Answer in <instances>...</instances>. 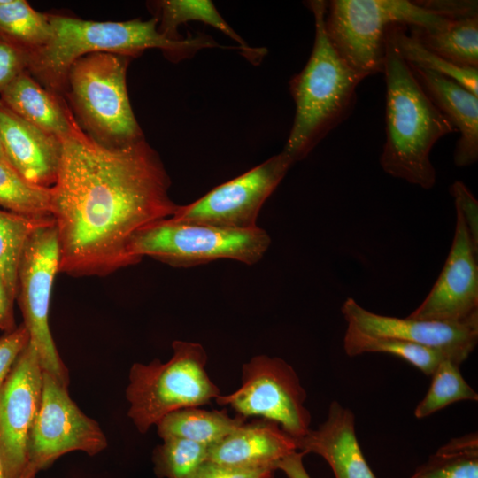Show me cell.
<instances>
[{"label": "cell", "mask_w": 478, "mask_h": 478, "mask_svg": "<svg viewBox=\"0 0 478 478\" xmlns=\"http://www.w3.org/2000/svg\"><path fill=\"white\" fill-rule=\"evenodd\" d=\"M343 348L349 356L372 352L395 355L426 375H432L438 364L449 358L436 350L397 338L370 335L349 324L343 337Z\"/></svg>", "instance_id": "cb8c5ba5"}, {"label": "cell", "mask_w": 478, "mask_h": 478, "mask_svg": "<svg viewBox=\"0 0 478 478\" xmlns=\"http://www.w3.org/2000/svg\"><path fill=\"white\" fill-rule=\"evenodd\" d=\"M13 301L0 276V329L8 333L16 328L12 311Z\"/></svg>", "instance_id": "8d00e7d4"}, {"label": "cell", "mask_w": 478, "mask_h": 478, "mask_svg": "<svg viewBox=\"0 0 478 478\" xmlns=\"http://www.w3.org/2000/svg\"><path fill=\"white\" fill-rule=\"evenodd\" d=\"M0 135L12 166L27 182L51 188L57 179L61 140L26 121L0 101Z\"/></svg>", "instance_id": "2e32d148"}, {"label": "cell", "mask_w": 478, "mask_h": 478, "mask_svg": "<svg viewBox=\"0 0 478 478\" xmlns=\"http://www.w3.org/2000/svg\"><path fill=\"white\" fill-rule=\"evenodd\" d=\"M42 369L28 343L0 389V459L5 478H20L28 465V440L38 413Z\"/></svg>", "instance_id": "4fadbf2b"}, {"label": "cell", "mask_w": 478, "mask_h": 478, "mask_svg": "<svg viewBox=\"0 0 478 478\" xmlns=\"http://www.w3.org/2000/svg\"><path fill=\"white\" fill-rule=\"evenodd\" d=\"M51 35L45 45L28 56L27 72L50 92L66 90L71 66L96 52L138 57L148 49H159L173 61L190 58L204 48L219 47L206 35L173 40L158 30L156 17L143 21H91L48 14Z\"/></svg>", "instance_id": "7a4b0ae2"}, {"label": "cell", "mask_w": 478, "mask_h": 478, "mask_svg": "<svg viewBox=\"0 0 478 478\" xmlns=\"http://www.w3.org/2000/svg\"><path fill=\"white\" fill-rule=\"evenodd\" d=\"M28 55L19 48L0 40V93L19 74L27 71Z\"/></svg>", "instance_id": "836d02e7"}, {"label": "cell", "mask_w": 478, "mask_h": 478, "mask_svg": "<svg viewBox=\"0 0 478 478\" xmlns=\"http://www.w3.org/2000/svg\"><path fill=\"white\" fill-rule=\"evenodd\" d=\"M450 191L454 198L455 208L463 218L473 248L478 253V202L460 181H454Z\"/></svg>", "instance_id": "1f68e13d"}, {"label": "cell", "mask_w": 478, "mask_h": 478, "mask_svg": "<svg viewBox=\"0 0 478 478\" xmlns=\"http://www.w3.org/2000/svg\"><path fill=\"white\" fill-rule=\"evenodd\" d=\"M59 248L55 223L42 227L29 237L19 265L18 296L29 343L38 354L42 372L68 387V370L57 351L49 327V310Z\"/></svg>", "instance_id": "30bf717a"}, {"label": "cell", "mask_w": 478, "mask_h": 478, "mask_svg": "<svg viewBox=\"0 0 478 478\" xmlns=\"http://www.w3.org/2000/svg\"><path fill=\"white\" fill-rule=\"evenodd\" d=\"M295 443L297 451L321 456L335 478H376L359 447L353 412L336 401L330 404L327 420Z\"/></svg>", "instance_id": "ac0fdd59"}, {"label": "cell", "mask_w": 478, "mask_h": 478, "mask_svg": "<svg viewBox=\"0 0 478 478\" xmlns=\"http://www.w3.org/2000/svg\"><path fill=\"white\" fill-rule=\"evenodd\" d=\"M416 3L432 12L451 20L478 16L477 1L430 0L416 1Z\"/></svg>", "instance_id": "d590c367"}, {"label": "cell", "mask_w": 478, "mask_h": 478, "mask_svg": "<svg viewBox=\"0 0 478 478\" xmlns=\"http://www.w3.org/2000/svg\"><path fill=\"white\" fill-rule=\"evenodd\" d=\"M131 58L96 52L78 58L70 67L66 90L87 133L107 146H122L143 139L127 90Z\"/></svg>", "instance_id": "52a82bcc"}, {"label": "cell", "mask_w": 478, "mask_h": 478, "mask_svg": "<svg viewBox=\"0 0 478 478\" xmlns=\"http://www.w3.org/2000/svg\"><path fill=\"white\" fill-rule=\"evenodd\" d=\"M0 478H5L1 459H0Z\"/></svg>", "instance_id": "60d3db41"}, {"label": "cell", "mask_w": 478, "mask_h": 478, "mask_svg": "<svg viewBox=\"0 0 478 478\" xmlns=\"http://www.w3.org/2000/svg\"><path fill=\"white\" fill-rule=\"evenodd\" d=\"M52 223V217L34 218L0 210V276L13 300L18 296L19 261L29 237Z\"/></svg>", "instance_id": "484cf974"}, {"label": "cell", "mask_w": 478, "mask_h": 478, "mask_svg": "<svg viewBox=\"0 0 478 478\" xmlns=\"http://www.w3.org/2000/svg\"><path fill=\"white\" fill-rule=\"evenodd\" d=\"M0 205L24 216L51 217L50 188L27 182L13 167L0 161Z\"/></svg>", "instance_id": "f1b7e54d"}, {"label": "cell", "mask_w": 478, "mask_h": 478, "mask_svg": "<svg viewBox=\"0 0 478 478\" xmlns=\"http://www.w3.org/2000/svg\"><path fill=\"white\" fill-rule=\"evenodd\" d=\"M409 478H478V436L451 439Z\"/></svg>", "instance_id": "4316f807"}, {"label": "cell", "mask_w": 478, "mask_h": 478, "mask_svg": "<svg viewBox=\"0 0 478 478\" xmlns=\"http://www.w3.org/2000/svg\"><path fill=\"white\" fill-rule=\"evenodd\" d=\"M382 73L386 140L381 166L395 178L424 189H432L436 174L430 161L431 150L438 140L455 130L418 82L388 28Z\"/></svg>", "instance_id": "3957f363"}, {"label": "cell", "mask_w": 478, "mask_h": 478, "mask_svg": "<svg viewBox=\"0 0 478 478\" xmlns=\"http://www.w3.org/2000/svg\"><path fill=\"white\" fill-rule=\"evenodd\" d=\"M106 446L101 428L80 410L67 387L42 372L41 405L28 440L27 467L37 473L66 453L81 451L96 455Z\"/></svg>", "instance_id": "8fae6325"}, {"label": "cell", "mask_w": 478, "mask_h": 478, "mask_svg": "<svg viewBox=\"0 0 478 478\" xmlns=\"http://www.w3.org/2000/svg\"><path fill=\"white\" fill-rule=\"evenodd\" d=\"M296 451L295 438L279 424L254 418L209 447L207 461L232 467L278 470V464Z\"/></svg>", "instance_id": "e0dca14e"}, {"label": "cell", "mask_w": 478, "mask_h": 478, "mask_svg": "<svg viewBox=\"0 0 478 478\" xmlns=\"http://www.w3.org/2000/svg\"><path fill=\"white\" fill-rule=\"evenodd\" d=\"M36 474V472H35L33 469L27 468L25 473L20 478H34Z\"/></svg>", "instance_id": "ab89813d"}, {"label": "cell", "mask_w": 478, "mask_h": 478, "mask_svg": "<svg viewBox=\"0 0 478 478\" xmlns=\"http://www.w3.org/2000/svg\"><path fill=\"white\" fill-rule=\"evenodd\" d=\"M60 140L50 188L58 273L103 276L139 263L130 251L134 238L179 207L159 156L144 138L104 145L83 131L74 115Z\"/></svg>", "instance_id": "6da1fadb"}, {"label": "cell", "mask_w": 478, "mask_h": 478, "mask_svg": "<svg viewBox=\"0 0 478 478\" xmlns=\"http://www.w3.org/2000/svg\"><path fill=\"white\" fill-rule=\"evenodd\" d=\"M246 420L239 415L231 417L226 410H206L196 406L172 412L156 426L162 439L179 437L209 448Z\"/></svg>", "instance_id": "44dd1931"}, {"label": "cell", "mask_w": 478, "mask_h": 478, "mask_svg": "<svg viewBox=\"0 0 478 478\" xmlns=\"http://www.w3.org/2000/svg\"><path fill=\"white\" fill-rule=\"evenodd\" d=\"M306 392L293 367L282 358L258 355L242 367V384L215 402L228 405L236 415L272 420L294 438L310 429L311 413L305 405Z\"/></svg>", "instance_id": "9c48e42d"}, {"label": "cell", "mask_w": 478, "mask_h": 478, "mask_svg": "<svg viewBox=\"0 0 478 478\" xmlns=\"http://www.w3.org/2000/svg\"><path fill=\"white\" fill-rule=\"evenodd\" d=\"M451 21L416 1L332 0L327 2L324 27L342 59L367 77L382 73L385 33L389 26L437 29Z\"/></svg>", "instance_id": "8992f818"}, {"label": "cell", "mask_w": 478, "mask_h": 478, "mask_svg": "<svg viewBox=\"0 0 478 478\" xmlns=\"http://www.w3.org/2000/svg\"><path fill=\"white\" fill-rule=\"evenodd\" d=\"M294 163L281 151L242 175L224 182L187 205H179L171 220L231 229L258 227L266 200Z\"/></svg>", "instance_id": "7c38bea8"}, {"label": "cell", "mask_w": 478, "mask_h": 478, "mask_svg": "<svg viewBox=\"0 0 478 478\" xmlns=\"http://www.w3.org/2000/svg\"><path fill=\"white\" fill-rule=\"evenodd\" d=\"M304 455L300 451L290 454L278 464V469L289 478H311L303 463Z\"/></svg>", "instance_id": "74e56055"}, {"label": "cell", "mask_w": 478, "mask_h": 478, "mask_svg": "<svg viewBox=\"0 0 478 478\" xmlns=\"http://www.w3.org/2000/svg\"><path fill=\"white\" fill-rule=\"evenodd\" d=\"M274 467L239 468L204 462L192 478H273Z\"/></svg>", "instance_id": "e575fe53"}, {"label": "cell", "mask_w": 478, "mask_h": 478, "mask_svg": "<svg viewBox=\"0 0 478 478\" xmlns=\"http://www.w3.org/2000/svg\"><path fill=\"white\" fill-rule=\"evenodd\" d=\"M410 67L434 104L459 133L453 153L455 166L474 164L478 159V96L448 77Z\"/></svg>", "instance_id": "d6986e66"}, {"label": "cell", "mask_w": 478, "mask_h": 478, "mask_svg": "<svg viewBox=\"0 0 478 478\" xmlns=\"http://www.w3.org/2000/svg\"><path fill=\"white\" fill-rule=\"evenodd\" d=\"M341 311L347 324L365 333L436 350L459 365L469 357L478 342V314L458 322L396 318L372 312L351 297Z\"/></svg>", "instance_id": "5bb4252c"}, {"label": "cell", "mask_w": 478, "mask_h": 478, "mask_svg": "<svg viewBox=\"0 0 478 478\" xmlns=\"http://www.w3.org/2000/svg\"><path fill=\"white\" fill-rule=\"evenodd\" d=\"M162 440L152 455L154 471L159 478H192L207 461V446L179 437Z\"/></svg>", "instance_id": "4dcf8cb0"}, {"label": "cell", "mask_w": 478, "mask_h": 478, "mask_svg": "<svg viewBox=\"0 0 478 478\" xmlns=\"http://www.w3.org/2000/svg\"><path fill=\"white\" fill-rule=\"evenodd\" d=\"M172 348L166 362L154 359L130 368L126 389L128 416L140 433L172 412L209 405L220 395L206 372L207 354L202 344L176 340Z\"/></svg>", "instance_id": "5b68a950"}, {"label": "cell", "mask_w": 478, "mask_h": 478, "mask_svg": "<svg viewBox=\"0 0 478 478\" xmlns=\"http://www.w3.org/2000/svg\"><path fill=\"white\" fill-rule=\"evenodd\" d=\"M411 36L455 66L478 68V16L453 19L437 29L411 27Z\"/></svg>", "instance_id": "603a6c76"}, {"label": "cell", "mask_w": 478, "mask_h": 478, "mask_svg": "<svg viewBox=\"0 0 478 478\" xmlns=\"http://www.w3.org/2000/svg\"><path fill=\"white\" fill-rule=\"evenodd\" d=\"M388 33L410 66L448 77L478 96V68H464L448 62L408 35L405 26L391 25Z\"/></svg>", "instance_id": "83f0119b"}, {"label": "cell", "mask_w": 478, "mask_h": 478, "mask_svg": "<svg viewBox=\"0 0 478 478\" xmlns=\"http://www.w3.org/2000/svg\"><path fill=\"white\" fill-rule=\"evenodd\" d=\"M315 38L310 58L289 81L296 105L295 118L283 152L293 163L304 159L354 109L357 87L366 78L337 54L326 34L327 2L312 0Z\"/></svg>", "instance_id": "277c9868"}, {"label": "cell", "mask_w": 478, "mask_h": 478, "mask_svg": "<svg viewBox=\"0 0 478 478\" xmlns=\"http://www.w3.org/2000/svg\"><path fill=\"white\" fill-rule=\"evenodd\" d=\"M460 365L450 358L442 360L432 374V382L414 410L417 419L426 418L461 400H478V394L462 376Z\"/></svg>", "instance_id": "f546056e"}, {"label": "cell", "mask_w": 478, "mask_h": 478, "mask_svg": "<svg viewBox=\"0 0 478 478\" xmlns=\"http://www.w3.org/2000/svg\"><path fill=\"white\" fill-rule=\"evenodd\" d=\"M28 343L29 334L23 323L0 338V389Z\"/></svg>", "instance_id": "d6a6232c"}, {"label": "cell", "mask_w": 478, "mask_h": 478, "mask_svg": "<svg viewBox=\"0 0 478 478\" xmlns=\"http://www.w3.org/2000/svg\"><path fill=\"white\" fill-rule=\"evenodd\" d=\"M156 6L158 12L156 17L159 24L158 30L170 39H182L177 34V27L181 24L200 21L219 29L236 42L243 55L253 64L260 62L266 53V49L250 47L227 23L211 1L164 0L157 2Z\"/></svg>", "instance_id": "7402d4cb"}, {"label": "cell", "mask_w": 478, "mask_h": 478, "mask_svg": "<svg viewBox=\"0 0 478 478\" xmlns=\"http://www.w3.org/2000/svg\"><path fill=\"white\" fill-rule=\"evenodd\" d=\"M51 35L48 14L24 0H0V40L28 56L47 43Z\"/></svg>", "instance_id": "d4e9b609"}, {"label": "cell", "mask_w": 478, "mask_h": 478, "mask_svg": "<svg viewBox=\"0 0 478 478\" xmlns=\"http://www.w3.org/2000/svg\"><path fill=\"white\" fill-rule=\"evenodd\" d=\"M0 101L26 121L58 138L71 130L73 112L63 96L45 89L27 71L0 93Z\"/></svg>", "instance_id": "ffe728a7"}, {"label": "cell", "mask_w": 478, "mask_h": 478, "mask_svg": "<svg viewBox=\"0 0 478 478\" xmlns=\"http://www.w3.org/2000/svg\"><path fill=\"white\" fill-rule=\"evenodd\" d=\"M270 244V235L259 227L231 229L168 218L141 231L130 251L139 262L148 256L174 267H192L219 259L251 266L262 259Z\"/></svg>", "instance_id": "ba28073f"}, {"label": "cell", "mask_w": 478, "mask_h": 478, "mask_svg": "<svg viewBox=\"0 0 478 478\" xmlns=\"http://www.w3.org/2000/svg\"><path fill=\"white\" fill-rule=\"evenodd\" d=\"M477 254L456 210L454 236L442 272L424 301L407 317L458 322L477 315Z\"/></svg>", "instance_id": "9a60e30c"}, {"label": "cell", "mask_w": 478, "mask_h": 478, "mask_svg": "<svg viewBox=\"0 0 478 478\" xmlns=\"http://www.w3.org/2000/svg\"><path fill=\"white\" fill-rule=\"evenodd\" d=\"M0 161L4 162V163H6V164H8V165H10L12 166V165L10 164V162H9L7 157H6V154L4 152L2 139H1V135H0Z\"/></svg>", "instance_id": "f35d334b"}]
</instances>
